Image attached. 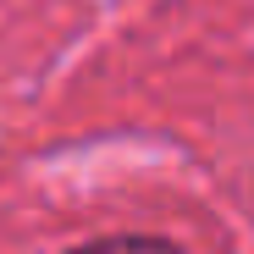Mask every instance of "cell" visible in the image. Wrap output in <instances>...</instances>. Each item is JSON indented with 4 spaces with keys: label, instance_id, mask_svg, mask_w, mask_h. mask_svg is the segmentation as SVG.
Masks as SVG:
<instances>
[{
    "label": "cell",
    "instance_id": "cell-1",
    "mask_svg": "<svg viewBox=\"0 0 254 254\" xmlns=\"http://www.w3.org/2000/svg\"><path fill=\"white\" fill-rule=\"evenodd\" d=\"M72 254H183V249L166 238H100V243H83Z\"/></svg>",
    "mask_w": 254,
    "mask_h": 254
}]
</instances>
